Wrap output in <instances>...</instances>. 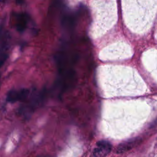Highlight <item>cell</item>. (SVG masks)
I'll use <instances>...</instances> for the list:
<instances>
[{
    "mask_svg": "<svg viewBox=\"0 0 157 157\" xmlns=\"http://www.w3.org/2000/svg\"><path fill=\"white\" fill-rule=\"evenodd\" d=\"M6 0H0V1H2V2H4V1H5Z\"/></svg>",
    "mask_w": 157,
    "mask_h": 157,
    "instance_id": "cell-6",
    "label": "cell"
},
{
    "mask_svg": "<svg viewBox=\"0 0 157 157\" xmlns=\"http://www.w3.org/2000/svg\"><path fill=\"white\" fill-rule=\"evenodd\" d=\"M137 140L136 139H132V140H129L128 141L124 142L122 144H120L117 148V153H122L124 151L131 150L132 148H133L136 145V144H137Z\"/></svg>",
    "mask_w": 157,
    "mask_h": 157,
    "instance_id": "cell-5",
    "label": "cell"
},
{
    "mask_svg": "<svg viewBox=\"0 0 157 157\" xmlns=\"http://www.w3.org/2000/svg\"><path fill=\"white\" fill-rule=\"evenodd\" d=\"M112 150V145L107 140H100L96 144L93 150L94 157H105Z\"/></svg>",
    "mask_w": 157,
    "mask_h": 157,
    "instance_id": "cell-2",
    "label": "cell"
},
{
    "mask_svg": "<svg viewBox=\"0 0 157 157\" xmlns=\"http://www.w3.org/2000/svg\"><path fill=\"white\" fill-rule=\"evenodd\" d=\"M8 39H5L0 44V67L3 65L8 57L9 43Z\"/></svg>",
    "mask_w": 157,
    "mask_h": 157,
    "instance_id": "cell-4",
    "label": "cell"
},
{
    "mask_svg": "<svg viewBox=\"0 0 157 157\" xmlns=\"http://www.w3.org/2000/svg\"><path fill=\"white\" fill-rule=\"evenodd\" d=\"M29 92V90L26 88L10 90L7 94L6 101L9 102H15L20 101H25L28 97Z\"/></svg>",
    "mask_w": 157,
    "mask_h": 157,
    "instance_id": "cell-1",
    "label": "cell"
},
{
    "mask_svg": "<svg viewBox=\"0 0 157 157\" xmlns=\"http://www.w3.org/2000/svg\"><path fill=\"white\" fill-rule=\"evenodd\" d=\"M28 21V17L25 13H19L16 17V28L20 31L22 32L26 28Z\"/></svg>",
    "mask_w": 157,
    "mask_h": 157,
    "instance_id": "cell-3",
    "label": "cell"
},
{
    "mask_svg": "<svg viewBox=\"0 0 157 157\" xmlns=\"http://www.w3.org/2000/svg\"><path fill=\"white\" fill-rule=\"evenodd\" d=\"M0 86H1V79H0Z\"/></svg>",
    "mask_w": 157,
    "mask_h": 157,
    "instance_id": "cell-7",
    "label": "cell"
}]
</instances>
